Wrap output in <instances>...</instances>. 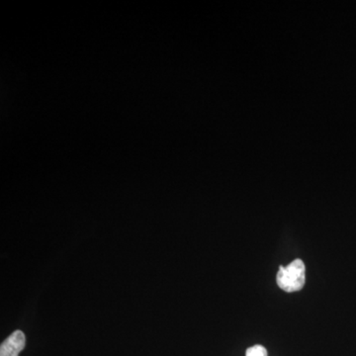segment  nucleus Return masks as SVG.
<instances>
[{
  "label": "nucleus",
  "instance_id": "nucleus-1",
  "mask_svg": "<svg viewBox=\"0 0 356 356\" xmlns=\"http://www.w3.org/2000/svg\"><path fill=\"white\" fill-rule=\"evenodd\" d=\"M276 280L278 286L285 292L299 291L306 282L305 264L301 259H296L286 267L280 266Z\"/></svg>",
  "mask_w": 356,
  "mask_h": 356
},
{
  "label": "nucleus",
  "instance_id": "nucleus-2",
  "mask_svg": "<svg viewBox=\"0 0 356 356\" xmlns=\"http://www.w3.org/2000/svg\"><path fill=\"white\" fill-rule=\"evenodd\" d=\"M26 337L24 332L18 330L10 334L0 346V356H18L24 350Z\"/></svg>",
  "mask_w": 356,
  "mask_h": 356
},
{
  "label": "nucleus",
  "instance_id": "nucleus-3",
  "mask_svg": "<svg viewBox=\"0 0 356 356\" xmlns=\"http://www.w3.org/2000/svg\"><path fill=\"white\" fill-rule=\"evenodd\" d=\"M245 356H267V350L264 346L257 344V346L248 348Z\"/></svg>",
  "mask_w": 356,
  "mask_h": 356
}]
</instances>
